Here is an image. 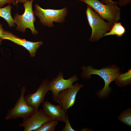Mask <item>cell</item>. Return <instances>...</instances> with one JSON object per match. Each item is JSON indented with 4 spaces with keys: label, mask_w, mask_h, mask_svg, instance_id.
<instances>
[{
    "label": "cell",
    "mask_w": 131,
    "mask_h": 131,
    "mask_svg": "<svg viewBox=\"0 0 131 131\" xmlns=\"http://www.w3.org/2000/svg\"><path fill=\"white\" fill-rule=\"evenodd\" d=\"M42 106L44 113L52 120L65 123L66 112L60 105H56L46 101L42 103Z\"/></svg>",
    "instance_id": "12"
},
{
    "label": "cell",
    "mask_w": 131,
    "mask_h": 131,
    "mask_svg": "<svg viewBox=\"0 0 131 131\" xmlns=\"http://www.w3.org/2000/svg\"><path fill=\"white\" fill-rule=\"evenodd\" d=\"M119 120L130 126L131 125V110L129 108L123 111L118 117Z\"/></svg>",
    "instance_id": "17"
},
{
    "label": "cell",
    "mask_w": 131,
    "mask_h": 131,
    "mask_svg": "<svg viewBox=\"0 0 131 131\" xmlns=\"http://www.w3.org/2000/svg\"><path fill=\"white\" fill-rule=\"evenodd\" d=\"M4 31V29L3 28L2 24L0 23V46L3 40L1 38V36Z\"/></svg>",
    "instance_id": "21"
},
{
    "label": "cell",
    "mask_w": 131,
    "mask_h": 131,
    "mask_svg": "<svg viewBox=\"0 0 131 131\" xmlns=\"http://www.w3.org/2000/svg\"><path fill=\"white\" fill-rule=\"evenodd\" d=\"M86 3L96 12L103 19L107 20L112 25L121 19V9L117 2L105 4L98 0H79Z\"/></svg>",
    "instance_id": "4"
},
{
    "label": "cell",
    "mask_w": 131,
    "mask_h": 131,
    "mask_svg": "<svg viewBox=\"0 0 131 131\" xmlns=\"http://www.w3.org/2000/svg\"><path fill=\"white\" fill-rule=\"evenodd\" d=\"M124 74L119 75L115 80L117 85L120 87L124 86L130 84L131 82V70Z\"/></svg>",
    "instance_id": "15"
},
{
    "label": "cell",
    "mask_w": 131,
    "mask_h": 131,
    "mask_svg": "<svg viewBox=\"0 0 131 131\" xmlns=\"http://www.w3.org/2000/svg\"><path fill=\"white\" fill-rule=\"evenodd\" d=\"M33 0H28L23 3L25 11L23 14H15L14 16V23L16 26V30L20 32L25 33L26 29H29L33 35L38 33L34 25L36 19L34 15L32 8Z\"/></svg>",
    "instance_id": "5"
},
{
    "label": "cell",
    "mask_w": 131,
    "mask_h": 131,
    "mask_svg": "<svg viewBox=\"0 0 131 131\" xmlns=\"http://www.w3.org/2000/svg\"><path fill=\"white\" fill-rule=\"evenodd\" d=\"M26 90L25 86L20 90V95L14 107L7 111L5 119L6 120L14 119L19 118L25 119L33 115L37 111L29 105L25 101L24 94Z\"/></svg>",
    "instance_id": "6"
},
{
    "label": "cell",
    "mask_w": 131,
    "mask_h": 131,
    "mask_svg": "<svg viewBox=\"0 0 131 131\" xmlns=\"http://www.w3.org/2000/svg\"><path fill=\"white\" fill-rule=\"evenodd\" d=\"M1 37L3 40H8L23 47L29 51L32 57L35 56L37 49L43 43L42 41L35 42L29 41L18 37L11 32L5 30Z\"/></svg>",
    "instance_id": "10"
},
{
    "label": "cell",
    "mask_w": 131,
    "mask_h": 131,
    "mask_svg": "<svg viewBox=\"0 0 131 131\" xmlns=\"http://www.w3.org/2000/svg\"><path fill=\"white\" fill-rule=\"evenodd\" d=\"M83 86L82 84L75 83L59 94L56 101L66 113L67 110L74 105L77 94Z\"/></svg>",
    "instance_id": "7"
},
{
    "label": "cell",
    "mask_w": 131,
    "mask_h": 131,
    "mask_svg": "<svg viewBox=\"0 0 131 131\" xmlns=\"http://www.w3.org/2000/svg\"><path fill=\"white\" fill-rule=\"evenodd\" d=\"M16 2V4H17L18 3H24L26 2L27 0H13Z\"/></svg>",
    "instance_id": "23"
},
{
    "label": "cell",
    "mask_w": 131,
    "mask_h": 131,
    "mask_svg": "<svg viewBox=\"0 0 131 131\" xmlns=\"http://www.w3.org/2000/svg\"><path fill=\"white\" fill-rule=\"evenodd\" d=\"M86 13L89 25L92 30L89 40L91 42L97 41L110 31L113 25L105 21L96 12L88 5H87Z\"/></svg>",
    "instance_id": "2"
},
{
    "label": "cell",
    "mask_w": 131,
    "mask_h": 131,
    "mask_svg": "<svg viewBox=\"0 0 131 131\" xmlns=\"http://www.w3.org/2000/svg\"><path fill=\"white\" fill-rule=\"evenodd\" d=\"M82 78L89 79L92 74L99 76L104 80L105 85L103 88L98 93V96L100 98L106 97L110 92L111 88L109 86L112 81H115L120 74V69L115 65L108 66L101 69H97L89 66L87 67L83 66L82 68Z\"/></svg>",
    "instance_id": "1"
},
{
    "label": "cell",
    "mask_w": 131,
    "mask_h": 131,
    "mask_svg": "<svg viewBox=\"0 0 131 131\" xmlns=\"http://www.w3.org/2000/svg\"><path fill=\"white\" fill-rule=\"evenodd\" d=\"M52 120L42 109H40L29 117L23 119L19 126L24 128V131H35L45 122Z\"/></svg>",
    "instance_id": "11"
},
{
    "label": "cell",
    "mask_w": 131,
    "mask_h": 131,
    "mask_svg": "<svg viewBox=\"0 0 131 131\" xmlns=\"http://www.w3.org/2000/svg\"><path fill=\"white\" fill-rule=\"evenodd\" d=\"M102 3L105 4H112L116 3L117 2H114L111 0H101Z\"/></svg>",
    "instance_id": "22"
},
{
    "label": "cell",
    "mask_w": 131,
    "mask_h": 131,
    "mask_svg": "<svg viewBox=\"0 0 131 131\" xmlns=\"http://www.w3.org/2000/svg\"><path fill=\"white\" fill-rule=\"evenodd\" d=\"M126 32L125 29L121 23L118 22L115 23L113 25L108 32L105 33L103 36L110 35H116L120 37L122 36Z\"/></svg>",
    "instance_id": "14"
},
{
    "label": "cell",
    "mask_w": 131,
    "mask_h": 131,
    "mask_svg": "<svg viewBox=\"0 0 131 131\" xmlns=\"http://www.w3.org/2000/svg\"><path fill=\"white\" fill-rule=\"evenodd\" d=\"M63 75V73L60 71L57 77L53 78L50 82V90L51 91L54 101H56L61 91L72 85L74 82L79 79L76 75H73L67 79H65Z\"/></svg>",
    "instance_id": "8"
},
{
    "label": "cell",
    "mask_w": 131,
    "mask_h": 131,
    "mask_svg": "<svg viewBox=\"0 0 131 131\" xmlns=\"http://www.w3.org/2000/svg\"><path fill=\"white\" fill-rule=\"evenodd\" d=\"M131 0H119L117 3L121 7H123L131 3Z\"/></svg>",
    "instance_id": "20"
},
{
    "label": "cell",
    "mask_w": 131,
    "mask_h": 131,
    "mask_svg": "<svg viewBox=\"0 0 131 131\" xmlns=\"http://www.w3.org/2000/svg\"><path fill=\"white\" fill-rule=\"evenodd\" d=\"M65 125L64 127L60 131H75L72 127L69 122L68 115H66V119L65 121Z\"/></svg>",
    "instance_id": "18"
},
{
    "label": "cell",
    "mask_w": 131,
    "mask_h": 131,
    "mask_svg": "<svg viewBox=\"0 0 131 131\" xmlns=\"http://www.w3.org/2000/svg\"><path fill=\"white\" fill-rule=\"evenodd\" d=\"M34 7L33 12L35 16L39 19L43 25L49 27L54 26V22L60 23L64 22L68 13L66 7L59 9H45L37 4H35Z\"/></svg>",
    "instance_id": "3"
},
{
    "label": "cell",
    "mask_w": 131,
    "mask_h": 131,
    "mask_svg": "<svg viewBox=\"0 0 131 131\" xmlns=\"http://www.w3.org/2000/svg\"><path fill=\"white\" fill-rule=\"evenodd\" d=\"M58 122L53 120L47 121L35 131H54Z\"/></svg>",
    "instance_id": "16"
},
{
    "label": "cell",
    "mask_w": 131,
    "mask_h": 131,
    "mask_svg": "<svg viewBox=\"0 0 131 131\" xmlns=\"http://www.w3.org/2000/svg\"><path fill=\"white\" fill-rule=\"evenodd\" d=\"M12 6L9 4L6 6L0 8V17L6 21L9 26L11 28L16 26L14 19L11 14Z\"/></svg>",
    "instance_id": "13"
},
{
    "label": "cell",
    "mask_w": 131,
    "mask_h": 131,
    "mask_svg": "<svg viewBox=\"0 0 131 131\" xmlns=\"http://www.w3.org/2000/svg\"><path fill=\"white\" fill-rule=\"evenodd\" d=\"M50 82L47 79L43 80L36 91L24 96L26 102L37 111L40 105L44 101L45 97L50 90Z\"/></svg>",
    "instance_id": "9"
},
{
    "label": "cell",
    "mask_w": 131,
    "mask_h": 131,
    "mask_svg": "<svg viewBox=\"0 0 131 131\" xmlns=\"http://www.w3.org/2000/svg\"><path fill=\"white\" fill-rule=\"evenodd\" d=\"M6 4H12L14 6L16 4V2L13 0H0V8L3 7Z\"/></svg>",
    "instance_id": "19"
}]
</instances>
